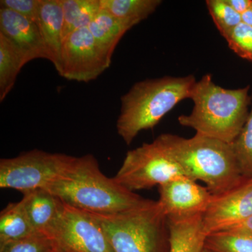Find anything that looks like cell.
Returning <instances> with one entry per match:
<instances>
[{
	"label": "cell",
	"mask_w": 252,
	"mask_h": 252,
	"mask_svg": "<svg viewBox=\"0 0 252 252\" xmlns=\"http://www.w3.org/2000/svg\"><path fill=\"white\" fill-rule=\"evenodd\" d=\"M56 247L54 240L44 233L0 244V252H51Z\"/></svg>",
	"instance_id": "24"
},
{
	"label": "cell",
	"mask_w": 252,
	"mask_h": 252,
	"mask_svg": "<svg viewBox=\"0 0 252 252\" xmlns=\"http://www.w3.org/2000/svg\"><path fill=\"white\" fill-rule=\"evenodd\" d=\"M22 200L34 230L49 235L61 218L64 203L46 189L23 194Z\"/></svg>",
	"instance_id": "13"
},
{
	"label": "cell",
	"mask_w": 252,
	"mask_h": 252,
	"mask_svg": "<svg viewBox=\"0 0 252 252\" xmlns=\"http://www.w3.org/2000/svg\"><path fill=\"white\" fill-rule=\"evenodd\" d=\"M51 252H69L67 251H66V250H63V248H60V247L58 246L57 245H56V248H55L54 250H53Z\"/></svg>",
	"instance_id": "30"
},
{
	"label": "cell",
	"mask_w": 252,
	"mask_h": 252,
	"mask_svg": "<svg viewBox=\"0 0 252 252\" xmlns=\"http://www.w3.org/2000/svg\"><path fill=\"white\" fill-rule=\"evenodd\" d=\"M252 217V180H248L234 189L214 195L203 215L207 235L236 226Z\"/></svg>",
	"instance_id": "11"
},
{
	"label": "cell",
	"mask_w": 252,
	"mask_h": 252,
	"mask_svg": "<svg viewBox=\"0 0 252 252\" xmlns=\"http://www.w3.org/2000/svg\"><path fill=\"white\" fill-rule=\"evenodd\" d=\"M186 177L200 180L215 195L242 185V175L231 144L195 133L190 138L172 134L158 136Z\"/></svg>",
	"instance_id": "3"
},
{
	"label": "cell",
	"mask_w": 252,
	"mask_h": 252,
	"mask_svg": "<svg viewBox=\"0 0 252 252\" xmlns=\"http://www.w3.org/2000/svg\"><path fill=\"white\" fill-rule=\"evenodd\" d=\"M41 0H1L0 8L11 10L37 23Z\"/></svg>",
	"instance_id": "26"
},
{
	"label": "cell",
	"mask_w": 252,
	"mask_h": 252,
	"mask_svg": "<svg viewBox=\"0 0 252 252\" xmlns=\"http://www.w3.org/2000/svg\"><path fill=\"white\" fill-rule=\"evenodd\" d=\"M88 214L100 225L114 252H169L168 220L158 201L148 199L115 215Z\"/></svg>",
	"instance_id": "5"
},
{
	"label": "cell",
	"mask_w": 252,
	"mask_h": 252,
	"mask_svg": "<svg viewBox=\"0 0 252 252\" xmlns=\"http://www.w3.org/2000/svg\"><path fill=\"white\" fill-rule=\"evenodd\" d=\"M170 231L169 252H202L207 233L203 215L184 219H167Z\"/></svg>",
	"instance_id": "14"
},
{
	"label": "cell",
	"mask_w": 252,
	"mask_h": 252,
	"mask_svg": "<svg viewBox=\"0 0 252 252\" xmlns=\"http://www.w3.org/2000/svg\"><path fill=\"white\" fill-rule=\"evenodd\" d=\"M88 28L96 43L107 57L112 60L119 41L132 27L105 10L100 9Z\"/></svg>",
	"instance_id": "16"
},
{
	"label": "cell",
	"mask_w": 252,
	"mask_h": 252,
	"mask_svg": "<svg viewBox=\"0 0 252 252\" xmlns=\"http://www.w3.org/2000/svg\"><path fill=\"white\" fill-rule=\"evenodd\" d=\"M29 63L26 55L12 41L0 33V101L14 88L23 66Z\"/></svg>",
	"instance_id": "17"
},
{
	"label": "cell",
	"mask_w": 252,
	"mask_h": 252,
	"mask_svg": "<svg viewBox=\"0 0 252 252\" xmlns=\"http://www.w3.org/2000/svg\"><path fill=\"white\" fill-rule=\"evenodd\" d=\"M100 8L134 27L153 14L160 0H99Z\"/></svg>",
	"instance_id": "19"
},
{
	"label": "cell",
	"mask_w": 252,
	"mask_h": 252,
	"mask_svg": "<svg viewBox=\"0 0 252 252\" xmlns=\"http://www.w3.org/2000/svg\"><path fill=\"white\" fill-rule=\"evenodd\" d=\"M196 82L194 76L188 75L135 83L121 98L118 134L130 145L141 131L154 128L177 104L190 99Z\"/></svg>",
	"instance_id": "4"
},
{
	"label": "cell",
	"mask_w": 252,
	"mask_h": 252,
	"mask_svg": "<svg viewBox=\"0 0 252 252\" xmlns=\"http://www.w3.org/2000/svg\"><path fill=\"white\" fill-rule=\"evenodd\" d=\"M77 157L33 149L0 160V188L25 194L46 189L62 180L75 165Z\"/></svg>",
	"instance_id": "6"
},
{
	"label": "cell",
	"mask_w": 252,
	"mask_h": 252,
	"mask_svg": "<svg viewBox=\"0 0 252 252\" xmlns=\"http://www.w3.org/2000/svg\"><path fill=\"white\" fill-rule=\"evenodd\" d=\"M48 235L69 252H114L99 223L87 212L65 203L61 218Z\"/></svg>",
	"instance_id": "9"
},
{
	"label": "cell",
	"mask_w": 252,
	"mask_h": 252,
	"mask_svg": "<svg viewBox=\"0 0 252 252\" xmlns=\"http://www.w3.org/2000/svg\"><path fill=\"white\" fill-rule=\"evenodd\" d=\"M0 33L26 55L29 62L46 59L50 55L37 23L11 10L0 8Z\"/></svg>",
	"instance_id": "12"
},
{
	"label": "cell",
	"mask_w": 252,
	"mask_h": 252,
	"mask_svg": "<svg viewBox=\"0 0 252 252\" xmlns=\"http://www.w3.org/2000/svg\"><path fill=\"white\" fill-rule=\"evenodd\" d=\"M158 200L167 219H184L204 215L214 195L207 187L186 176L159 186Z\"/></svg>",
	"instance_id": "10"
},
{
	"label": "cell",
	"mask_w": 252,
	"mask_h": 252,
	"mask_svg": "<svg viewBox=\"0 0 252 252\" xmlns=\"http://www.w3.org/2000/svg\"><path fill=\"white\" fill-rule=\"evenodd\" d=\"M205 248L213 252H252V235L235 230L216 232L207 235Z\"/></svg>",
	"instance_id": "21"
},
{
	"label": "cell",
	"mask_w": 252,
	"mask_h": 252,
	"mask_svg": "<svg viewBox=\"0 0 252 252\" xmlns=\"http://www.w3.org/2000/svg\"><path fill=\"white\" fill-rule=\"evenodd\" d=\"M46 190L69 206L97 215L127 211L148 200L104 175L97 159L91 154L77 157L67 175Z\"/></svg>",
	"instance_id": "1"
},
{
	"label": "cell",
	"mask_w": 252,
	"mask_h": 252,
	"mask_svg": "<svg viewBox=\"0 0 252 252\" xmlns=\"http://www.w3.org/2000/svg\"><path fill=\"white\" fill-rule=\"evenodd\" d=\"M38 26L51 57V63L59 66L63 44L62 0H41Z\"/></svg>",
	"instance_id": "15"
},
{
	"label": "cell",
	"mask_w": 252,
	"mask_h": 252,
	"mask_svg": "<svg viewBox=\"0 0 252 252\" xmlns=\"http://www.w3.org/2000/svg\"><path fill=\"white\" fill-rule=\"evenodd\" d=\"M63 41L73 32L88 28L100 10L99 0H62Z\"/></svg>",
	"instance_id": "20"
},
{
	"label": "cell",
	"mask_w": 252,
	"mask_h": 252,
	"mask_svg": "<svg viewBox=\"0 0 252 252\" xmlns=\"http://www.w3.org/2000/svg\"><path fill=\"white\" fill-rule=\"evenodd\" d=\"M228 230H240V231L246 232V233L252 235V217L251 218L249 219V220L240 223V224L236 225V226L230 228Z\"/></svg>",
	"instance_id": "28"
},
{
	"label": "cell",
	"mask_w": 252,
	"mask_h": 252,
	"mask_svg": "<svg viewBox=\"0 0 252 252\" xmlns=\"http://www.w3.org/2000/svg\"><path fill=\"white\" fill-rule=\"evenodd\" d=\"M228 46L242 59L252 61V27L240 23L225 36Z\"/></svg>",
	"instance_id": "25"
},
{
	"label": "cell",
	"mask_w": 252,
	"mask_h": 252,
	"mask_svg": "<svg viewBox=\"0 0 252 252\" xmlns=\"http://www.w3.org/2000/svg\"><path fill=\"white\" fill-rule=\"evenodd\" d=\"M202 252H213L211 251V250H208V249L207 248H204L203 251Z\"/></svg>",
	"instance_id": "31"
},
{
	"label": "cell",
	"mask_w": 252,
	"mask_h": 252,
	"mask_svg": "<svg viewBox=\"0 0 252 252\" xmlns=\"http://www.w3.org/2000/svg\"><path fill=\"white\" fill-rule=\"evenodd\" d=\"M251 99V109L246 124L231 144L242 175L248 180H252V89Z\"/></svg>",
	"instance_id": "22"
},
{
	"label": "cell",
	"mask_w": 252,
	"mask_h": 252,
	"mask_svg": "<svg viewBox=\"0 0 252 252\" xmlns=\"http://www.w3.org/2000/svg\"><path fill=\"white\" fill-rule=\"evenodd\" d=\"M206 5L215 26L223 38L242 23L241 15L225 0H207Z\"/></svg>",
	"instance_id": "23"
},
{
	"label": "cell",
	"mask_w": 252,
	"mask_h": 252,
	"mask_svg": "<svg viewBox=\"0 0 252 252\" xmlns=\"http://www.w3.org/2000/svg\"><path fill=\"white\" fill-rule=\"evenodd\" d=\"M250 87L226 89L217 85L211 74L197 81L190 99L192 112L182 114L178 122L196 134L232 144L248 120L251 104Z\"/></svg>",
	"instance_id": "2"
},
{
	"label": "cell",
	"mask_w": 252,
	"mask_h": 252,
	"mask_svg": "<svg viewBox=\"0 0 252 252\" xmlns=\"http://www.w3.org/2000/svg\"><path fill=\"white\" fill-rule=\"evenodd\" d=\"M241 16L242 22L252 27V4Z\"/></svg>",
	"instance_id": "29"
},
{
	"label": "cell",
	"mask_w": 252,
	"mask_h": 252,
	"mask_svg": "<svg viewBox=\"0 0 252 252\" xmlns=\"http://www.w3.org/2000/svg\"><path fill=\"white\" fill-rule=\"evenodd\" d=\"M111 62L89 28H85L64 38L56 70L67 80L88 83L97 79L109 67Z\"/></svg>",
	"instance_id": "8"
},
{
	"label": "cell",
	"mask_w": 252,
	"mask_h": 252,
	"mask_svg": "<svg viewBox=\"0 0 252 252\" xmlns=\"http://www.w3.org/2000/svg\"><path fill=\"white\" fill-rule=\"evenodd\" d=\"M225 1L240 15L243 14L252 4V0H225Z\"/></svg>",
	"instance_id": "27"
},
{
	"label": "cell",
	"mask_w": 252,
	"mask_h": 252,
	"mask_svg": "<svg viewBox=\"0 0 252 252\" xmlns=\"http://www.w3.org/2000/svg\"><path fill=\"white\" fill-rule=\"evenodd\" d=\"M24 202L8 204L0 213V244L34 234Z\"/></svg>",
	"instance_id": "18"
},
{
	"label": "cell",
	"mask_w": 252,
	"mask_h": 252,
	"mask_svg": "<svg viewBox=\"0 0 252 252\" xmlns=\"http://www.w3.org/2000/svg\"><path fill=\"white\" fill-rule=\"evenodd\" d=\"M180 176H185L183 170L158 137L151 143H144L127 152L113 178L135 192L159 187Z\"/></svg>",
	"instance_id": "7"
}]
</instances>
